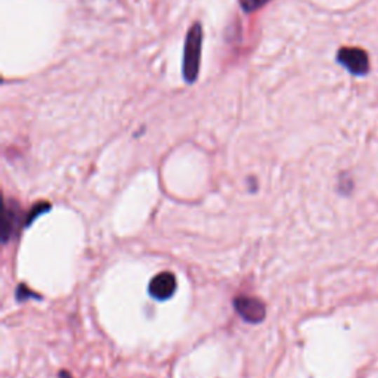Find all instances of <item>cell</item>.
I'll return each mask as SVG.
<instances>
[{"label":"cell","mask_w":378,"mask_h":378,"mask_svg":"<svg viewBox=\"0 0 378 378\" xmlns=\"http://www.w3.org/2000/svg\"><path fill=\"white\" fill-rule=\"evenodd\" d=\"M337 61L355 76H363L370 69V60L365 50L358 48H343L337 53Z\"/></svg>","instance_id":"2"},{"label":"cell","mask_w":378,"mask_h":378,"mask_svg":"<svg viewBox=\"0 0 378 378\" xmlns=\"http://www.w3.org/2000/svg\"><path fill=\"white\" fill-rule=\"evenodd\" d=\"M60 378H73L72 375H69L67 371H62L61 374H60Z\"/></svg>","instance_id":"8"},{"label":"cell","mask_w":378,"mask_h":378,"mask_svg":"<svg viewBox=\"0 0 378 378\" xmlns=\"http://www.w3.org/2000/svg\"><path fill=\"white\" fill-rule=\"evenodd\" d=\"M271 0H241V8L244 9V12L251 13L260 8H263L264 5H268Z\"/></svg>","instance_id":"6"},{"label":"cell","mask_w":378,"mask_h":378,"mask_svg":"<svg viewBox=\"0 0 378 378\" xmlns=\"http://www.w3.org/2000/svg\"><path fill=\"white\" fill-rule=\"evenodd\" d=\"M235 311L238 312L243 319L251 324H259L260 320L264 319L266 315V307L262 300L256 297H248V296H241L236 297L234 302Z\"/></svg>","instance_id":"3"},{"label":"cell","mask_w":378,"mask_h":378,"mask_svg":"<svg viewBox=\"0 0 378 378\" xmlns=\"http://www.w3.org/2000/svg\"><path fill=\"white\" fill-rule=\"evenodd\" d=\"M201 45H203V27L200 22H195L187 34L185 50H184V79L187 83H194L200 73L201 60Z\"/></svg>","instance_id":"1"},{"label":"cell","mask_w":378,"mask_h":378,"mask_svg":"<svg viewBox=\"0 0 378 378\" xmlns=\"http://www.w3.org/2000/svg\"><path fill=\"white\" fill-rule=\"evenodd\" d=\"M46 210H49V204H43V205H34L32 213L29 215V220H27V223H32V220H34L40 213H45Z\"/></svg>","instance_id":"7"},{"label":"cell","mask_w":378,"mask_h":378,"mask_svg":"<svg viewBox=\"0 0 378 378\" xmlns=\"http://www.w3.org/2000/svg\"><path fill=\"white\" fill-rule=\"evenodd\" d=\"M176 291V276L172 272H161L152 278L149 284V292L154 299L167 300Z\"/></svg>","instance_id":"4"},{"label":"cell","mask_w":378,"mask_h":378,"mask_svg":"<svg viewBox=\"0 0 378 378\" xmlns=\"http://www.w3.org/2000/svg\"><path fill=\"white\" fill-rule=\"evenodd\" d=\"M24 223V215L20 210L17 203H9L6 208V220H5V231H4V241H8V238L20 229Z\"/></svg>","instance_id":"5"}]
</instances>
